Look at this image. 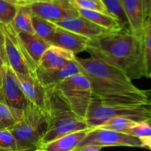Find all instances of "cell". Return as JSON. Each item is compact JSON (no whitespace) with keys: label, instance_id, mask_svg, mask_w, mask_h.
I'll use <instances>...</instances> for the list:
<instances>
[{"label":"cell","instance_id":"11","mask_svg":"<svg viewBox=\"0 0 151 151\" xmlns=\"http://www.w3.org/2000/svg\"><path fill=\"white\" fill-rule=\"evenodd\" d=\"M19 86L27 100L37 107L44 110L45 88L37 78L35 73L27 75L16 73Z\"/></svg>","mask_w":151,"mask_h":151},{"label":"cell","instance_id":"43","mask_svg":"<svg viewBox=\"0 0 151 151\" xmlns=\"http://www.w3.org/2000/svg\"><path fill=\"white\" fill-rule=\"evenodd\" d=\"M151 16V11H150V13H149V15H148V16Z\"/></svg>","mask_w":151,"mask_h":151},{"label":"cell","instance_id":"25","mask_svg":"<svg viewBox=\"0 0 151 151\" xmlns=\"http://www.w3.org/2000/svg\"><path fill=\"white\" fill-rule=\"evenodd\" d=\"M135 122L136 121L127 119V118L116 117L106 121V122H105L104 123L102 124L101 125H100L97 128L125 134V132L132 125H134Z\"/></svg>","mask_w":151,"mask_h":151},{"label":"cell","instance_id":"15","mask_svg":"<svg viewBox=\"0 0 151 151\" xmlns=\"http://www.w3.org/2000/svg\"><path fill=\"white\" fill-rule=\"evenodd\" d=\"M128 19L131 32L139 38H142L145 16L142 0H121Z\"/></svg>","mask_w":151,"mask_h":151},{"label":"cell","instance_id":"44","mask_svg":"<svg viewBox=\"0 0 151 151\" xmlns=\"http://www.w3.org/2000/svg\"><path fill=\"white\" fill-rule=\"evenodd\" d=\"M150 108H151V107H150Z\"/></svg>","mask_w":151,"mask_h":151},{"label":"cell","instance_id":"37","mask_svg":"<svg viewBox=\"0 0 151 151\" xmlns=\"http://www.w3.org/2000/svg\"><path fill=\"white\" fill-rule=\"evenodd\" d=\"M6 1H10V2L13 3V4H17V5H24V4H27L24 0H6Z\"/></svg>","mask_w":151,"mask_h":151},{"label":"cell","instance_id":"3","mask_svg":"<svg viewBox=\"0 0 151 151\" xmlns=\"http://www.w3.org/2000/svg\"><path fill=\"white\" fill-rule=\"evenodd\" d=\"M44 88V111L48 119V128L41 141V147L68 134L89 128L84 118L72 111L55 86Z\"/></svg>","mask_w":151,"mask_h":151},{"label":"cell","instance_id":"9","mask_svg":"<svg viewBox=\"0 0 151 151\" xmlns=\"http://www.w3.org/2000/svg\"><path fill=\"white\" fill-rule=\"evenodd\" d=\"M32 13L55 23L58 21L80 16L71 0H53L27 4Z\"/></svg>","mask_w":151,"mask_h":151},{"label":"cell","instance_id":"22","mask_svg":"<svg viewBox=\"0 0 151 151\" xmlns=\"http://www.w3.org/2000/svg\"><path fill=\"white\" fill-rule=\"evenodd\" d=\"M108 13L116 19L123 29H130L129 24L126 17L121 0H102Z\"/></svg>","mask_w":151,"mask_h":151},{"label":"cell","instance_id":"30","mask_svg":"<svg viewBox=\"0 0 151 151\" xmlns=\"http://www.w3.org/2000/svg\"><path fill=\"white\" fill-rule=\"evenodd\" d=\"M0 58L2 60L4 64H7V58H6L5 55V50H4V35H3L1 29H0Z\"/></svg>","mask_w":151,"mask_h":151},{"label":"cell","instance_id":"26","mask_svg":"<svg viewBox=\"0 0 151 151\" xmlns=\"http://www.w3.org/2000/svg\"><path fill=\"white\" fill-rule=\"evenodd\" d=\"M18 7L17 4L6 0H0V24H10L17 13Z\"/></svg>","mask_w":151,"mask_h":151},{"label":"cell","instance_id":"13","mask_svg":"<svg viewBox=\"0 0 151 151\" xmlns=\"http://www.w3.org/2000/svg\"><path fill=\"white\" fill-rule=\"evenodd\" d=\"M88 38L58 27L50 41V45L70 51L74 55L86 51Z\"/></svg>","mask_w":151,"mask_h":151},{"label":"cell","instance_id":"33","mask_svg":"<svg viewBox=\"0 0 151 151\" xmlns=\"http://www.w3.org/2000/svg\"><path fill=\"white\" fill-rule=\"evenodd\" d=\"M2 86H3V71L2 66H0V102L4 103L2 94Z\"/></svg>","mask_w":151,"mask_h":151},{"label":"cell","instance_id":"5","mask_svg":"<svg viewBox=\"0 0 151 151\" xmlns=\"http://www.w3.org/2000/svg\"><path fill=\"white\" fill-rule=\"evenodd\" d=\"M116 117H124L136 122L147 121L150 118L148 106L108 104L93 99L85 116L88 128H97L106 121Z\"/></svg>","mask_w":151,"mask_h":151},{"label":"cell","instance_id":"20","mask_svg":"<svg viewBox=\"0 0 151 151\" xmlns=\"http://www.w3.org/2000/svg\"><path fill=\"white\" fill-rule=\"evenodd\" d=\"M32 11L27 4L19 5L16 16L10 25L17 33L23 32L34 33L32 25Z\"/></svg>","mask_w":151,"mask_h":151},{"label":"cell","instance_id":"21","mask_svg":"<svg viewBox=\"0 0 151 151\" xmlns=\"http://www.w3.org/2000/svg\"><path fill=\"white\" fill-rule=\"evenodd\" d=\"M32 25L34 33L48 43L52 38L58 27L53 22H49L33 14L32 16Z\"/></svg>","mask_w":151,"mask_h":151},{"label":"cell","instance_id":"18","mask_svg":"<svg viewBox=\"0 0 151 151\" xmlns=\"http://www.w3.org/2000/svg\"><path fill=\"white\" fill-rule=\"evenodd\" d=\"M91 130V128H86L70 133L42 146L41 148L47 151H74Z\"/></svg>","mask_w":151,"mask_h":151},{"label":"cell","instance_id":"31","mask_svg":"<svg viewBox=\"0 0 151 151\" xmlns=\"http://www.w3.org/2000/svg\"><path fill=\"white\" fill-rule=\"evenodd\" d=\"M143 8L145 19L148 16L149 13L151 11V0H142Z\"/></svg>","mask_w":151,"mask_h":151},{"label":"cell","instance_id":"28","mask_svg":"<svg viewBox=\"0 0 151 151\" xmlns=\"http://www.w3.org/2000/svg\"><path fill=\"white\" fill-rule=\"evenodd\" d=\"M125 134L139 139L149 137L151 136V125L147 121L136 122L135 124L125 132Z\"/></svg>","mask_w":151,"mask_h":151},{"label":"cell","instance_id":"39","mask_svg":"<svg viewBox=\"0 0 151 151\" xmlns=\"http://www.w3.org/2000/svg\"><path fill=\"white\" fill-rule=\"evenodd\" d=\"M149 109H150V118H149V119L147 120V122H148V123L151 125V108L149 107Z\"/></svg>","mask_w":151,"mask_h":151},{"label":"cell","instance_id":"17","mask_svg":"<svg viewBox=\"0 0 151 151\" xmlns=\"http://www.w3.org/2000/svg\"><path fill=\"white\" fill-rule=\"evenodd\" d=\"M17 36L27 54L38 66L41 58L51 45L35 33L19 32L17 33Z\"/></svg>","mask_w":151,"mask_h":151},{"label":"cell","instance_id":"38","mask_svg":"<svg viewBox=\"0 0 151 151\" xmlns=\"http://www.w3.org/2000/svg\"><path fill=\"white\" fill-rule=\"evenodd\" d=\"M24 2L27 4H30V3L34 2H44V1H53V0H24Z\"/></svg>","mask_w":151,"mask_h":151},{"label":"cell","instance_id":"29","mask_svg":"<svg viewBox=\"0 0 151 151\" xmlns=\"http://www.w3.org/2000/svg\"><path fill=\"white\" fill-rule=\"evenodd\" d=\"M0 148L7 151H17L16 139L8 128H0Z\"/></svg>","mask_w":151,"mask_h":151},{"label":"cell","instance_id":"41","mask_svg":"<svg viewBox=\"0 0 151 151\" xmlns=\"http://www.w3.org/2000/svg\"><path fill=\"white\" fill-rule=\"evenodd\" d=\"M4 65V63H3L2 60H1V58H0V66H3Z\"/></svg>","mask_w":151,"mask_h":151},{"label":"cell","instance_id":"12","mask_svg":"<svg viewBox=\"0 0 151 151\" xmlns=\"http://www.w3.org/2000/svg\"><path fill=\"white\" fill-rule=\"evenodd\" d=\"M55 24L58 27L67 29L88 39L100 36L109 31L97 26L81 16L67 18L55 22Z\"/></svg>","mask_w":151,"mask_h":151},{"label":"cell","instance_id":"19","mask_svg":"<svg viewBox=\"0 0 151 151\" xmlns=\"http://www.w3.org/2000/svg\"><path fill=\"white\" fill-rule=\"evenodd\" d=\"M80 16L88 19L97 26L109 31L117 30L122 29L117 21L110 15L97 11L78 9Z\"/></svg>","mask_w":151,"mask_h":151},{"label":"cell","instance_id":"27","mask_svg":"<svg viewBox=\"0 0 151 151\" xmlns=\"http://www.w3.org/2000/svg\"><path fill=\"white\" fill-rule=\"evenodd\" d=\"M71 1L77 9L101 12L109 14L102 0H71Z\"/></svg>","mask_w":151,"mask_h":151},{"label":"cell","instance_id":"40","mask_svg":"<svg viewBox=\"0 0 151 151\" xmlns=\"http://www.w3.org/2000/svg\"><path fill=\"white\" fill-rule=\"evenodd\" d=\"M35 151H47V150H45L43 148H39V149H37V150H35Z\"/></svg>","mask_w":151,"mask_h":151},{"label":"cell","instance_id":"14","mask_svg":"<svg viewBox=\"0 0 151 151\" xmlns=\"http://www.w3.org/2000/svg\"><path fill=\"white\" fill-rule=\"evenodd\" d=\"M75 55L70 51L51 45L38 62V68L44 71L61 69L75 60Z\"/></svg>","mask_w":151,"mask_h":151},{"label":"cell","instance_id":"1","mask_svg":"<svg viewBox=\"0 0 151 151\" xmlns=\"http://www.w3.org/2000/svg\"><path fill=\"white\" fill-rule=\"evenodd\" d=\"M75 60L90 81L94 100L108 104L148 106L144 90L135 86L122 70L91 57H75Z\"/></svg>","mask_w":151,"mask_h":151},{"label":"cell","instance_id":"23","mask_svg":"<svg viewBox=\"0 0 151 151\" xmlns=\"http://www.w3.org/2000/svg\"><path fill=\"white\" fill-rule=\"evenodd\" d=\"M23 110L14 109L0 102V128H10L19 119Z\"/></svg>","mask_w":151,"mask_h":151},{"label":"cell","instance_id":"42","mask_svg":"<svg viewBox=\"0 0 151 151\" xmlns=\"http://www.w3.org/2000/svg\"><path fill=\"white\" fill-rule=\"evenodd\" d=\"M0 151H7V150H2V149L0 148Z\"/></svg>","mask_w":151,"mask_h":151},{"label":"cell","instance_id":"35","mask_svg":"<svg viewBox=\"0 0 151 151\" xmlns=\"http://www.w3.org/2000/svg\"><path fill=\"white\" fill-rule=\"evenodd\" d=\"M144 29L151 31V16H147L145 21Z\"/></svg>","mask_w":151,"mask_h":151},{"label":"cell","instance_id":"34","mask_svg":"<svg viewBox=\"0 0 151 151\" xmlns=\"http://www.w3.org/2000/svg\"><path fill=\"white\" fill-rule=\"evenodd\" d=\"M102 148H103V147H100V146L89 145L83 147V148H82L79 151H100L102 150Z\"/></svg>","mask_w":151,"mask_h":151},{"label":"cell","instance_id":"6","mask_svg":"<svg viewBox=\"0 0 151 151\" xmlns=\"http://www.w3.org/2000/svg\"><path fill=\"white\" fill-rule=\"evenodd\" d=\"M56 89L76 115L85 119L90 103L93 100L91 83L82 73L69 77L55 86Z\"/></svg>","mask_w":151,"mask_h":151},{"label":"cell","instance_id":"16","mask_svg":"<svg viewBox=\"0 0 151 151\" xmlns=\"http://www.w3.org/2000/svg\"><path fill=\"white\" fill-rule=\"evenodd\" d=\"M81 72V69L75 60L61 69L52 71H44L38 68L35 73L43 86L49 87L55 86L69 77Z\"/></svg>","mask_w":151,"mask_h":151},{"label":"cell","instance_id":"4","mask_svg":"<svg viewBox=\"0 0 151 151\" xmlns=\"http://www.w3.org/2000/svg\"><path fill=\"white\" fill-rule=\"evenodd\" d=\"M47 128L45 111L29 102L19 120L8 129L16 139L17 151H35L41 148Z\"/></svg>","mask_w":151,"mask_h":151},{"label":"cell","instance_id":"8","mask_svg":"<svg viewBox=\"0 0 151 151\" xmlns=\"http://www.w3.org/2000/svg\"><path fill=\"white\" fill-rule=\"evenodd\" d=\"M89 145L100 147H143L139 138L123 133L116 132L99 128H91L85 138L78 144L74 151H79Z\"/></svg>","mask_w":151,"mask_h":151},{"label":"cell","instance_id":"24","mask_svg":"<svg viewBox=\"0 0 151 151\" xmlns=\"http://www.w3.org/2000/svg\"><path fill=\"white\" fill-rule=\"evenodd\" d=\"M144 77L151 78V31L144 29L142 38Z\"/></svg>","mask_w":151,"mask_h":151},{"label":"cell","instance_id":"10","mask_svg":"<svg viewBox=\"0 0 151 151\" xmlns=\"http://www.w3.org/2000/svg\"><path fill=\"white\" fill-rule=\"evenodd\" d=\"M2 71V94L4 103L14 109L24 110L29 101L24 97L19 86L16 72L8 64L3 65Z\"/></svg>","mask_w":151,"mask_h":151},{"label":"cell","instance_id":"2","mask_svg":"<svg viewBox=\"0 0 151 151\" xmlns=\"http://www.w3.org/2000/svg\"><path fill=\"white\" fill-rule=\"evenodd\" d=\"M86 51L91 58L122 70L131 81L144 77L142 38L131 30L108 31L91 38Z\"/></svg>","mask_w":151,"mask_h":151},{"label":"cell","instance_id":"36","mask_svg":"<svg viewBox=\"0 0 151 151\" xmlns=\"http://www.w3.org/2000/svg\"><path fill=\"white\" fill-rule=\"evenodd\" d=\"M144 92L147 97V106H148V107H151V88L150 89L144 90Z\"/></svg>","mask_w":151,"mask_h":151},{"label":"cell","instance_id":"7","mask_svg":"<svg viewBox=\"0 0 151 151\" xmlns=\"http://www.w3.org/2000/svg\"><path fill=\"white\" fill-rule=\"evenodd\" d=\"M0 29L4 35V50L7 64L16 73L27 75L35 73L38 66L27 54L17 33L11 25L0 24Z\"/></svg>","mask_w":151,"mask_h":151},{"label":"cell","instance_id":"32","mask_svg":"<svg viewBox=\"0 0 151 151\" xmlns=\"http://www.w3.org/2000/svg\"><path fill=\"white\" fill-rule=\"evenodd\" d=\"M139 139L141 140L144 148H148L151 150V136L139 138Z\"/></svg>","mask_w":151,"mask_h":151}]
</instances>
